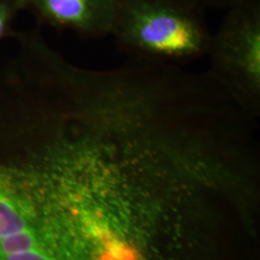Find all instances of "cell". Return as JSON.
Here are the masks:
<instances>
[{"label": "cell", "mask_w": 260, "mask_h": 260, "mask_svg": "<svg viewBox=\"0 0 260 260\" xmlns=\"http://www.w3.org/2000/svg\"><path fill=\"white\" fill-rule=\"evenodd\" d=\"M22 9L21 0H0V39L7 33L12 20Z\"/></svg>", "instance_id": "4"}, {"label": "cell", "mask_w": 260, "mask_h": 260, "mask_svg": "<svg viewBox=\"0 0 260 260\" xmlns=\"http://www.w3.org/2000/svg\"><path fill=\"white\" fill-rule=\"evenodd\" d=\"M188 1L200 8H203V7L229 8L242 0H188Z\"/></svg>", "instance_id": "5"}, {"label": "cell", "mask_w": 260, "mask_h": 260, "mask_svg": "<svg viewBox=\"0 0 260 260\" xmlns=\"http://www.w3.org/2000/svg\"><path fill=\"white\" fill-rule=\"evenodd\" d=\"M37 19L51 27L87 38L111 35L118 0H21Z\"/></svg>", "instance_id": "3"}, {"label": "cell", "mask_w": 260, "mask_h": 260, "mask_svg": "<svg viewBox=\"0 0 260 260\" xmlns=\"http://www.w3.org/2000/svg\"><path fill=\"white\" fill-rule=\"evenodd\" d=\"M206 73L242 110L260 115V0H242L228 8L211 35Z\"/></svg>", "instance_id": "2"}, {"label": "cell", "mask_w": 260, "mask_h": 260, "mask_svg": "<svg viewBox=\"0 0 260 260\" xmlns=\"http://www.w3.org/2000/svg\"><path fill=\"white\" fill-rule=\"evenodd\" d=\"M111 35L134 60L167 65L205 55L211 37L188 0H118Z\"/></svg>", "instance_id": "1"}]
</instances>
